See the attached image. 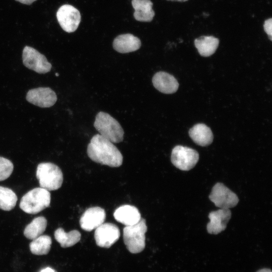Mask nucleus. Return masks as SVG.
Returning a JSON list of instances; mask_svg holds the SVG:
<instances>
[{
    "instance_id": "27",
    "label": "nucleus",
    "mask_w": 272,
    "mask_h": 272,
    "mask_svg": "<svg viewBox=\"0 0 272 272\" xmlns=\"http://www.w3.org/2000/svg\"><path fill=\"white\" fill-rule=\"evenodd\" d=\"M39 272H56V271L54 269L51 267H47L46 268H44L41 269Z\"/></svg>"
},
{
    "instance_id": "15",
    "label": "nucleus",
    "mask_w": 272,
    "mask_h": 272,
    "mask_svg": "<svg viewBox=\"0 0 272 272\" xmlns=\"http://www.w3.org/2000/svg\"><path fill=\"white\" fill-rule=\"evenodd\" d=\"M113 216L117 222L125 226L135 224L142 218L139 210L135 207L129 205H122L117 208Z\"/></svg>"
},
{
    "instance_id": "17",
    "label": "nucleus",
    "mask_w": 272,
    "mask_h": 272,
    "mask_svg": "<svg viewBox=\"0 0 272 272\" xmlns=\"http://www.w3.org/2000/svg\"><path fill=\"white\" fill-rule=\"evenodd\" d=\"M189 135L195 143L202 147L210 145L213 141L211 129L203 123L194 125L189 129Z\"/></svg>"
},
{
    "instance_id": "4",
    "label": "nucleus",
    "mask_w": 272,
    "mask_h": 272,
    "mask_svg": "<svg viewBox=\"0 0 272 272\" xmlns=\"http://www.w3.org/2000/svg\"><path fill=\"white\" fill-rule=\"evenodd\" d=\"M36 177L40 187L48 191L59 189L63 182V174L61 169L56 165L50 162L38 165Z\"/></svg>"
},
{
    "instance_id": "14",
    "label": "nucleus",
    "mask_w": 272,
    "mask_h": 272,
    "mask_svg": "<svg viewBox=\"0 0 272 272\" xmlns=\"http://www.w3.org/2000/svg\"><path fill=\"white\" fill-rule=\"evenodd\" d=\"M152 83L157 90L164 94L174 93L179 87V84L174 77L162 71L155 74L152 78Z\"/></svg>"
},
{
    "instance_id": "6",
    "label": "nucleus",
    "mask_w": 272,
    "mask_h": 272,
    "mask_svg": "<svg viewBox=\"0 0 272 272\" xmlns=\"http://www.w3.org/2000/svg\"><path fill=\"white\" fill-rule=\"evenodd\" d=\"M199 159V154L195 150L180 145L175 146L172 151L171 161L177 168L188 171L193 168Z\"/></svg>"
},
{
    "instance_id": "13",
    "label": "nucleus",
    "mask_w": 272,
    "mask_h": 272,
    "mask_svg": "<svg viewBox=\"0 0 272 272\" xmlns=\"http://www.w3.org/2000/svg\"><path fill=\"white\" fill-rule=\"evenodd\" d=\"M231 217V212L229 209H220L210 212L209 215L210 221L207 226L208 232L216 235L224 231Z\"/></svg>"
},
{
    "instance_id": "18",
    "label": "nucleus",
    "mask_w": 272,
    "mask_h": 272,
    "mask_svg": "<svg viewBox=\"0 0 272 272\" xmlns=\"http://www.w3.org/2000/svg\"><path fill=\"white\" fill-rule=\"evenodd\" d=\"M131 4L134 10V19L141 22H151L155 12L152 9L153 3L150 0H132Z\"/></svg>"
},
{
    "instance_id": "16",
    "label": "nucleus",
    "mask_w": 272,
    "mask_h": 272,
    "mask_svg": "<svg viewBox=\"0 0 272 272\" xmlns=\"http://www.w3.org/2000/svg\"><path fill=\"white\" fill-rule=\"evenodd\" d=\"M141 46V41L137 37L131 34L118 35L113 42V47L116 51L126 53L138 50Z\"/></svg>"
},
{
    "instance_id": "22",
    "label": "nucleus",
    "mask_w": 272,
    "mask_h": 272,
    "mask_svg": "<svg viewBox=\"0 0 272 272\" xmlns=\"http://www.w3.org/2000/svg\"><path fill=\"white\" fill-rule=\"evenodd\" d=\"M51 243L52 240L50 236L42 235L32 240L30 243V251L35 255H46L50 250Z\"/></svg>"
},
{
    "instance_id": "10",
    "label": "nucleus",
    "mask_w": 272,
    "mask_h": 272,
    "mask_svg": "<svg viewBox=\"0 0 272 272\" xmlns=\"http://www.w3.org/2000/svg\"><path fill=\"white\" fill-rule=\"evenodd\" d=\"M95 230L94 238L96 244L101 247H110L120 237L118 227L112 223H103Z\"/></svg>"
},
{
    "instance_id": "8",
    "label": "nucleus",
    "mask_w": 272,
    "mask_h": 272,
    "mask_svg": "<svg viewBox=\"0 0 272 272\" xmlns=\"http://www.w3.org/2000/svg\"><path fill=\"white\" fill-rule=\"evenodd\" d=\"M209 198L220 209H229L235 207L239 201L237 195L224 184L220 182L213 186Z\"/></svg>"
},
{
    "instance_id": "3",
    "label": "nucleus",
    "mask_w": 272,
    "mask_h": 272,
    "mask_svg": "<svg viewBox=\"0 0 272 272\" xmlns=\"http://www.w3.org/2000/svg\"><path fill=\"white\" fill-rule=\"evenodd\" d=\"M50 200L51 195L49 191L42 187H37L22 196L20 208L27 214H36L49 207Z\"/></svg>"
},
{
    "instance_id": "7",
    "label": "nucleus",
    "mask_w": 272,
    "mask_h": 272,
    "mask_svg": "<svg viewBox=\"0 0 272 272\" xmlns=\"http://www.w3.org/2000/svg\"><path fill=\"white\" fill-rule=\"evenodd\" d=\"M24 65L28 69L38 74H46L51 69V64L46 57L35 48L26 46L22 53Z\"/></svg>"
},
{
    "instance_id": "20",
    "label": "nucleus",
    "mask_w": 272,
    "mask_h": 272,
    "mask_svg": "<svg viewBox=\"0 0 272 272\" xmlns=\"http://www.w3.org/2000/svg\"><path fill=\"white\" fill-rule=\"evenodd\" d=\"M54 236L62 248L73 246L80 240L81 237V233L78 230L65 232L62 228H57L54 232Z\"/></svg>"
},
{
    "instance_id": "24",
    "label": "nucleus",
    "mask_w": 272,
    "mask_h": 272,
    "mask_svg": "<svg viewBox=\"0 0 272 272\" xmlns=\"http://www.w3.org/2000/svg\"><path fill=\"white\" fill-rule=\"evenodd\" d=\"M13 169V163L9 159L0 156V181L8 178Z\"/></svg>"
},
{
    "instance_id": "25",
    "label": "nucleus",
    "mask_w": 272,
    "mask_h": 272,
    "mask_svg": "<svg viewBox=\"0 0 272 272\" xmlns=\"http://www.w3.org/2000/svg\"><path fill=\"white\" fill-rule=\"evenodd\" d=\"M265 32L269 35L270 39L272 40V19L269 18L264 21L263 25Z\"/></svg>"
},
{
    "instance_id": "2",
    "label": "nucleus",
    "mask_w": 272,
    "mask_h": 272,
    "mask_svg": "<svg viewBox=\"0 0 272 272\" xmlns=\"http://www.w3.org/2000/svg\"><path fill=\"white\" fill-rule=\"evenodd\" d=\"M94 126L99 134L113 143L123 140L124 131L120 123L110 114L100 111L96 116Z\"/></svg>"
},
{
    "instance_id": "23",
    "label": "nucleus",
    "mask_w": 272,
    "mask_h": 272,
    "mask_svg": "<svg viewBox=\"0 0 272 272\" xmlns=\"http://www.w3.org/2000/svg\"><path fill=\"white\" fill-rule=\"evenodd\" d=\"M18 200L16 193L10 188L0 186V209L6 211L12 210Z\"/></svg>"
},
{
    "instance_id": "19",
    "label": "nucleus",
    "mask_w": 272,
    "mask_h": 272,
    "mask_svg": "<svg viewBox=\"0 0 272 272\" xmlns=\"http://www.w3.org/2000/svg\"><path fill=\"white\" fill-rule=\"evenodd\" d=\"M219 40L212 36H203L194 40V45L198 53L203 56L212 55L217 50Z\"/></svg>"
},
{
    "instance_id": "1",
    "label": "nucleus",
    "mask_w": 272,
    "mask_h": 272,
    "mask_svg": "<svg viewBox=\"0 0 272 272\" xmlns=\"http://www.w3.org/2000/svg\"><path fill=\"white\" fill-rule=\"evenodd\" d=\"M87 154L94 162L111 167L121 165L123 157L117 147L100 134L94 135L87 147Z\"/></svg>"
},
{
    "instance_id": "12",
    "label": "nucleus",
    "mask_w": 272,
    "mask_h": 272,
    "mask_svg": "<svg viewBox=\"0 0 272 272\" xmlns=\"http://www.w3.org/2000/svg\"><path fill=\"white\" fill-rule=\"evenodd\" d=\"M106 218L105 210L99 207L87 209L82 215L80 225L82 229L87 231L96 229L102 224Z\"/></svg>"
},
{
    "instance_id": "5",
    "label": "nucleus",
    "mask_w": 272,
    "mask_h": 272,
    "mask_svg": "<svg viewBox=\"0 0 272 272\" xmlns=\"http://www.w3.org/2000/svg\"><path fill=\"white\" fill-rule=\"evenodd\" d=\"M147 231L146 220L141 218L135 224L125 226L123 230L124 243L127 250L132 253H138L145 248V233Z\"/></svg>"
},
{
    "instance_id": "9",
    "label": "nucleus",
    "mask_w": 272,
    "mask_h": 272,
    "mask_svg": "<svg viewBox=\"0 0 272 272\" xmlns=\"http://www.w3.org/2000/svg\"><path fill=\"white\" fill-rule=\"evenodd\" d=\"M56 18L61 28L71 33L78 28L81 21L80 13L70 5H63L57 11Z\"/></svg>"
},
{
    "instance_id": "28",
    "label": "nucleus",
    "mask_w": 272,
    "mask_h": 272,
    "mask_svg": "<svg viewBox=\"0 0 272 272\" xmlns=\"http://www.w3.org/2000/svg\"><path fill=\"white\" fill-rule=\"evenodd\" d=\"M256 272H271V270L269 268H264L259 269Z\"/></svg>"
},
{
    "instance_id": "21",
    "label": "nucleus",
    "mask_w": 272,
    "mask_h": 272,
    "mask_svg": "<svg viewBox=\"0 0 272 272\" xmlns=\"http://www.w3.org/2000/svg\"><path fill=\"white\" fill-rule=\"evenodd\" d=\"M47 220L43 216L34 219L24 230V235L28 239L33 240L42 235L47 227Z\"/></svg>"
},
{
    "instance_id": "11",
    "label": "nucleus",
    "mask_w": 272,
    "mask_h": 272,
    "mask_svg": "<svg viewBox=\"0 0 272 272\" xmlns=\"http://www.w3.org/2000/svg\"><path fill=\"white\" fill-rule=\"evenodd\" d=\"M26 98L30 103L41 108L50 107L57 101L56 94L48 87L31 89L27 92Z\"/></svg>"
},
{
    "instance_id": "30",
    "label": "nucleus",
    "mask_w": 272,
    "mask_h": 272,
    "mask_svg": "<svg viewBox=\"0 0 272 272\" xmlns=\"http://www.w3.org/2000/svg\"><path fill=\"white\" fill-rule=\"evenodd\" d=\"M58 75H59V74H58L57 73L56 74V76H58Z\"/></svg>"
},
{
    "instance_id": "29",
    "label": "nucleus",
    "mask_w": 272,
    "mask_h": 272,
    "mask_svg": "<svg viewBox=\"0 0 272 272\" xmlns=\"http://www.w3.org/2000/svg\"><path fill=\"white\" fill-rule=\"evenodd\" d=\"M167 1L183 2L187 1L188 0H167Z\"/></svg>"
},
{
    "instance_id": "26",
    "label": "nucleus",
    "mask_w": 272,
    "mask_h": 272,
    "mask_svg": "<svg viewBox=\"0 0 272 272\" xmlns=\"http://www.w3.org/2000/svg\"><path fill=\"white\" fill-rule=\"evenodd\" d=\"M17 2H19L21 3L26 5H30L33 2H35L36 0H15Z\"/></svg>"
}]
</instances>
